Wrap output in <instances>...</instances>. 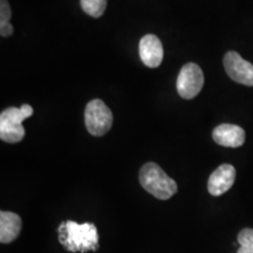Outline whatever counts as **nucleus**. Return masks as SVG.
Here are the masks:
<instances>
[{
	"instance_id": "f257e3e1",
	"label": "nucleus",
	"mask_w": 253,
	"mask_h": 253,
	"mask_svg": "<svg viewBox=\"0 0 253 253\" xmlns=\"http://www.w3.org/2000/svg\"><path fill=\"white\" fill-rule=\"evenodd\" d=\"M59 240L69 252L86 253L99 248V233L94 224L68 220L59 226Z\"/></svg>"
},
{
	"instance_id": "f03ea898",
	"label": "nucleus",
	"mask_w": 253,
	"mask_h": 253,
	"mask_svg": "<svg viewBox=\"0 0 253 253\" xmlns=\"http://www.w3.org/2000/svg\"><path fill=\"white\" fill-rule=\"evenodd\" d=\"M140 183L145 191L158 199L171 198L177 192V184L156 163H147L141 168Z\"/></svg>"
},
{
	"instance_id": "7ed1b4c3",
	"label": "nucleus",
	"mask_w": 253,
	"mask_h": 253,
	"mask_svg": "<svg viewBox=\"0 0 253 253\" xmlns=\"http://www.w3.org/2000/svg\"><path fill=\"white\" fill-rule=\"evenodd\" d=\"M33 115L30 104H23L20 108L9 107L0 114V138L7 143H18L24 138V120Z\"/></svg>"
},
{
	"instance_id": "20e7f679",
	"label": "nucleus",
	"mask_w": 253,
	"mask_h": 253,
	"mask_svg": "<svg viewBox=\"0 0 253 253\" xmlns=\"http://www.w3.org/2000/svg\"><path fill=\"white\" fill-rule=\"evenodd\" d=\"M84 122L89 134L102 136L112 128L113 114L102 100H91L84 110Z\"/></svg>"
},
{
	"instance_id": "39448f33",
	"label": "nucleus",
	"mask_w": 253,
	"mask_h": 253,
	"mask_svg": "<svg viewBox=\"0 0 253 253\" xmlns=\"http://www.w3.org/2000/svg\"><path fill=\"white\" fill-rule=\"evenodd\" d=\"M203 86L204 75L197 63L190 62L183 66L176 82L177 91L183 99H194L199 94Z\"/></svg>"
},
{
	"instance_id": "423d86ee",
	"label": "nucleus",
	"mask_w": 253,
	"mask_h": 253,
	"mask_svg": "<svg viewBox=\"0 0 253 253\" xmlns=\"http://www.w3.org/2000/svg\"><path fill=\"white\" fill-rule=\"evenodd\" d=\"M224 68L233 81L245 86H253V65L237 52H227L224 56Z\"/></svg>"
},
{
	"instance_id": "0eeeda50",
	"label": "nucleus",
	"mask_w": 253,
	"mask_h": 253,
	"mask_svg": "<svg viewBox=\"0 0 253 253\" xmlns=\"http://www.w3.org/2000/svg\"><path fill=\"white\" fill-rule=\"evenodd\" d=\"M236 169L231 164H221L209 177L208 190L212 196H221L232 188Z\"/></svg>"
},
{
	"instance_id": "6e6552de",
	"label": "nucleus",
	"mask_w": 253,
	"mask_h": 253,
	"mask_svg": "<svg viewBox=\"0 0 253 253\" xmlns=\"http://www.w3.org/2000/svg\"><path fill=\"white\" fill-rule=\"evenodd\" d=\"M140 58L147 67L156 68L163 60V46L161 40L154 34H147L140 41Z\"/></svg>"
},
{
	"instance_id": "1a4fd4ad",
	"label": "nucleus",
	"mask_w": 253,
	"mask_h": 253,
	"mask_svg": "<svg viewBox=\"0 0 253 253\" xmlns=\"http://www.w3.org/2000/svg\"><path fill=\"white\" fill-rule=\"evenodd\" d=\"M213 141L219 145L229 148H238L244 144L245 131L239 126L224 123L214 128L212 132Z\"/></svg>"
},
{
	"instance_id": "9d476101",
	"label": "nucleus",
	"mask_w": 253,
	"mask_h": 253,
	"mask_svg": "<svg viewBox=\"0 0 253 253\" xmlns=\"http://www.w3.org/2000/svg\"><path fill=\"white\" fill-rule=\"evenodd\" d=\"M23 220L14 212L1 211L0 212V242L8 244L13 242L20 233Z\"/></svg>"
},
{
	"instance_id": "9b49d317",
	"label": "nucleus",
	"mask_w": 253,
	"mask_h": 253,
	"mask_svg": "<svg viewBox=\"0 0 253 253\" xmlns=\"http://www.w3.org/2000/svg\"><path fill=\"white\" fill-rule=\"evenodd\" d=\"M80 2L84 13L93 18L102 17L107 7V0H81Z\"/></svg>"
},
{
	"instance_id": "f8f14e48",
	"label": "nucleus",
	"mask_w": 253,
	"mask_h": 253,
	"mask_svg": "<svg viewBox=\"0 0 253 253\" xmlns=\"http://www.w3.org/2000/svg\"><path fill=\"white\" fill-rule=\"evenodd\" d=\"M239 250L237 253H253V229H244L238 235Z\"/></svg>"
},
{
	"instance_id": "ddd939ff",
	"label": "nucleus",
	"mask_w": 253,
	"mask_h": 253,
	"mask_svg": "<svg viewBox=\"0 0 253 253\" xmlns=\"http://www.w3.org/2000/svg\"><path fill=\"white\" fill-rule=\"evenodd\" d=\"M12 12L7 0H0V28L8 26Z\"/></svg>"
}]
</instances>
